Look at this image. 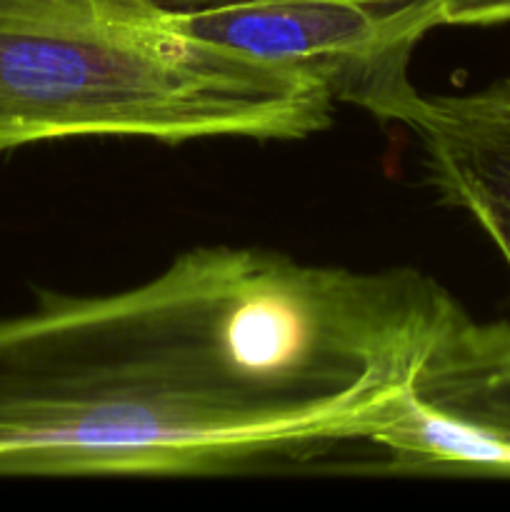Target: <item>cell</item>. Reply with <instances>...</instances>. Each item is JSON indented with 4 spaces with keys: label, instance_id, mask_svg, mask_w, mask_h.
<instances>
[{
    "label": "cell",
    "instance_id": "6da1fadb",
    "mask_svg": "<svg viewBox=\"0 0 510 512\" xmlns=\"http://www.w3.org/2000/svg\"><path fill=\"white\" fill-rule=\"evenodd\" d=\"M453 295L418 270L195 248L0 318V478L200 475L368 440Z\"/></svg>",
    "mask_w": 510,
    "mask_h": 512
},
{
    "label": "cell",
    "instance_id": "7a4b0ae2",
    "mask_svg": "<svg viewBox=\"0 0 510 512\" xmlns=\"http://www.w3.org/2000/svg\"><path fill=\"white\" fill-rule=\"evenodd\" d=\"M200 0H0V153L70 138L298 140L335 100L205 43L178 13Z\"/></svg>",
    "mask_w": 510,
    "mask_h": 512
},
{
    "label": "cell",
    "instance_id": "3957f363",
    "mask_svg": "<svg viewBox=\"0 0 510 512\" xmlns=\"http://www.w3.org/2000/svg\"><path fill=\"white\" fill-rule=\"evenodd\" d=\"M205 43L320 85L390 123L415 88L410 60L443 25L440 0H200L178 13Z\"/></svg>",
    "mask_w": 510,
    "mask_h": 512
},
{
    "label": "cell",
    "instance_id": "277c9868",
    "mask_svg": "<svg viewBox=\"0 0 510 512\" xmlns=\"http://www.w3.org/2000/svg\"><path fill=\"white\" fill-rule=\"evenodd\" d=\"M368 443L400 473L510 478V320L450 300Z\"/></svg>",
    "mask_w": 510,
    "mask_h": 512
},
{
    "label": "cell",
    "instance_id": "5b68a950",
    "mask_svg": "<svg viewBox=\"0 0 510 512\" xmlns=\"http://www.w3.org/2000/svg\"><path fill=\"white\" fill-rule=\"evenodd\" d=\"M390 123L413 133L438 198L468 213L510 268V75L470 93L413 88Z\"/></svg>",
    "mask_w": 510,
    "mask_h": 512
},
{
    "label": "cell",
    "instance_id": "8992f818",
    "mask_svg": "<svg viewBox=\"0 0 510 512\" xmlns=\"http://www.w3.org/2000/svg\"><path fill=\"white\" fill-rule=\"evenodd\" d=\"M443 25H495L510 20V0H440Z\"/></svg>",
    "mask_w": 510,
    "mask_h": 512
}]
</instances>
